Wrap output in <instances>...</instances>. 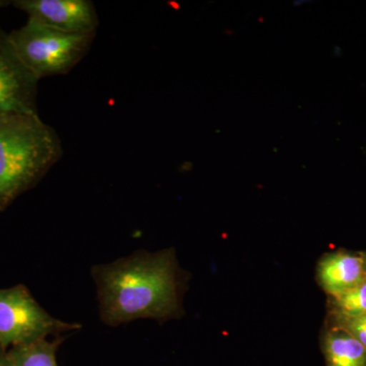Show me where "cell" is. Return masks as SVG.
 Returning <instances> with one entry per match:
<instances>
[{
  "mask_svg": "<svg viewBox=\"0 0 366 366\" xmlns=\"http://www.w3.org/2000/svg\"><path fill=\"white\" fill-rule=\"evenodd\" d=\"M99 314L117 327L137 320H166L182 314V274L174 250L136 252L92 269Z\"/></svg>",
  "mask_w": 366,
  "mask_h": 366,
  "instance_id": "cell-1",
  "label": "cell"
},
{
  "mask_svg": "<svg viewBox=\"0 0 366 366\" xmlns=\"http://www.w3.org/2000/svg\"><path fill=\"white\" fill-rule=\"evenodd\" d=\"M62 153L59 134L39 114H0V211L38 184Z\"/></svg>",
  "mask_w": 366,
  "mask_h": 366,
  "instance_id": "cell-2",
  "label": "cell"
},
{
  "mask_svg": "<svg viewBox=\"0 0 366 366\" xmlns=\"http://www.w3.org/2000/svg\"><path fill=\"white\" fill-rule=\"evenodd\" d=\"M9 40L38 79L69 74L88 54L96 34H69L28 19Z\"/></svg>",
  "mask_w": 366,
  "mask_h": 366,
  "instance_id": "cell-3",
  "label": "cell"
},
{
  "mask_svg": "<svg viewBox=\"0 0 366 366\" xmlns=\"http://www.w3.org/2000/svg\"><path fill=\"white\" fill-rule=\"evenodd\" d=\"M79 329L78 322L50 315L26 286L0 288V349L7 351Z\"/></svg>",
  "mask_w": 366,
  "mask_h": 366,
  "instance_id": "cell-4",
  "label": "cell"
},
{
  "mask_svg": "<svg viewBox=\"0 0 366 366\" xmlns=\"http://www.w3.org/2000/svg\"><path fill=\"white\" fill-rule=\"evenodd\" d=\"M39 79L25 66L9 34L0 30V114H38Z\"/></svg>",
  "mask_w": 366,
  "mask_h": 366,
  "instance_id": "cell-5",
  "label": "cell"
},
{
  "mask_svg": "<svg viewBox=\"0 0 366 366\" xmlns=\"http://www.w3.org/2000/svg\"><path fill=\"white\" fill-rule=\"evenodd\" d=\"M30 20L69 34H97L99 18L91 0H14Z\"/></svg>",
  "mask_w": 366,
  "mask_h": 366,
  "instance_id": "cell-6",
  "label": "cell"
},
{
  "mask_svg": "<svg viewBox=\"0 0 366 366\" xmlns=\"http://www.w3.org/2000/svg\"><path fill=\"white\" fill-rule=\"evenodd\" d=\"M366 279L361 252L338 250L322 255L317 262V280L327 297L344 295Z\"/></svg>",
  "mask_w": 366,
  "mask_h": 366,
  "instance_id": "cell-7",
  "label": "cell"
},
{
  "mask_svg": "<svg viewBox=\"0 0 366 366\" xmlns=\"http://www.w3.org/2000/svg\"><path fill=\"white\" fill-rule=\"evenodd\" d=\"M322 350L327 366H366V348L341 330L326 327Z\"/></svg>",
  "mask_w": 366,
  "mask_h": 366,
  "instance_id": "cell-8",
  "label": "cell"
},
{
  "mask_svg": "<svg viewBox=\"0 0 366 366\" xmlns=\"http://www.w3.org/2000/svg\"><path fill=\"white\" fill-rule=\"evenodd\" d=\"M64 342L62 337L41 339L34 343L7 350L11 366H59L56 353Z\"/></svg>",
  "mask_w": 366,
  "mask_h": 366,
  "instance_id": "cell-9",
  "label": "cell"
},
{
  "mask_svg": "<svg viewBox=\"0 0 366 366\" xmlns=\"http://www.w3.org/2000/svg\"><path fill=\"white\" fill-rule=\"evenodd\" d=\"M366 314V279L348 292L327 300V315L354 317Z\"/></svg>",
  "mask_w": 366,
  "mask_h": 366,
  "instance_id": "cell-10",
  "label": "cell"
},
{
  "mask_svg": "<svg viewBox=\"0 0 366 366\" xmlns=\"http://www.w3.org/2000/svg\"><path fill=\"white\" fill-rule=\"evenodd\" d=\"M327 327L345 332L366 348V314L354 317L327 315Z\"/></svg>",
  "mask_w": 366,
  "mask_h": 366,
  "instance_id": "cell-11",
  "label": "cell"
},
{
  "mask_svg": "<svg viewBox=\"0 0 366 366\" xmlns=\"http://www.w3.org/2000/svg\"><path fill=\"white\" fill-rule=\"evenodd\" d=\"M0 366H11L7 351L4 349H0Z\"/></svg>",
  "mask_w": 366,
  "mask_h": 366,
  "instance_id": "cell-12",
  "label": "cell"
},
{
  "mask_svg": "<svg viewBox=\"0 0 366 366\" xmlns=\"http://www.w3.org/2000/svg\"><path fill=\"white\" fill-rule=\"evenodd\" d=\"M361 254H362L363 261H365V268L366 272V252H361Z\"/></svg>",
  "mask_w": 366,
  "mask_h": 366,
  "instance_id": "cell-13",
  "label": "cell"
}]
</instances>
